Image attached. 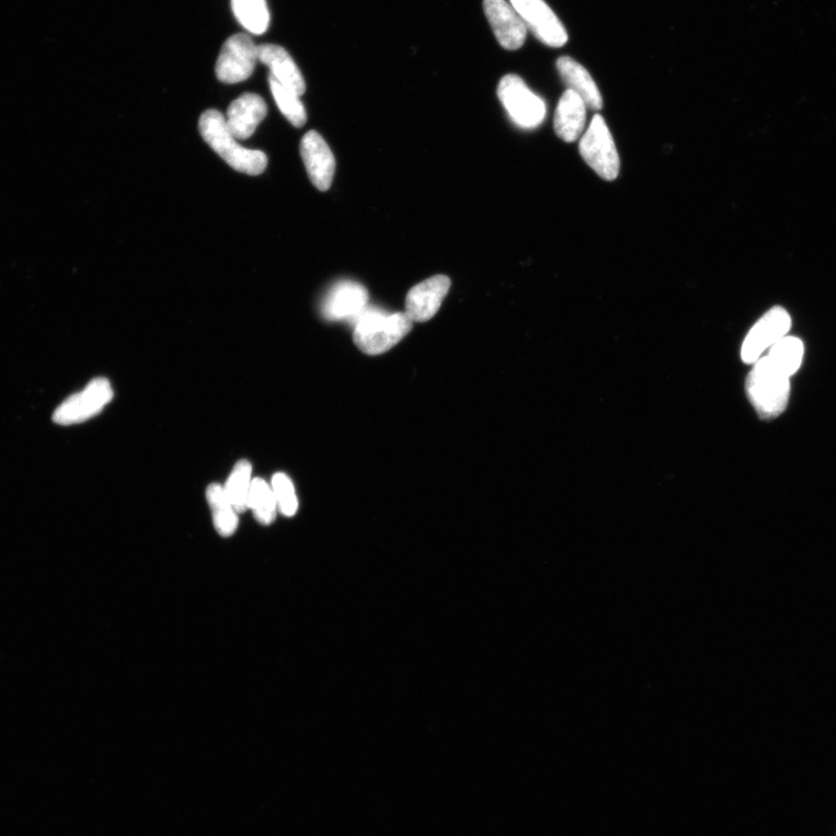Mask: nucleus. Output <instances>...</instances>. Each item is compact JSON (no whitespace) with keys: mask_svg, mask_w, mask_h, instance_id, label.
Listing matches in <instances>:
<instances>
[{"mask_svg":"<svg viewBox=\"0 0 836 836\" xmlns=\"http://www.w3.org/2000/svg\"><path fill=\"white\" fill-rule=\"evenodd\" d=\"M199 131L205 142L232 169L257 176L267 167V157L263 151L240 146L229 131L225 116L217 110H208L199 121Z\"/></svg>","mask_w":836,"mask_h":836,"instance_id":"f257e3e1","label":"nucleus"},{"mask_svg":"<svg viewBox=\"0 0 836 836\" xmlns=\"http://www.w3.org/2000/svg\"><path fill=\"white\" fill-rule=\"evenodd\" d=\"M354 323L355 344L368 356L387 353L412 332L414 324L405 313L391 314L377 308H366Z\"/></svg>","mask_w":836,"mask_h":836,"instance_id":"f03ea898","label":"nucleus"},{"mask_svg":"<svg viewBox=\"0 0 836 836\" xmlns=\"http://www.w3.org/2000/svg\"><path fill=\"white\" fill-rule=\"evenodd\" d=\"M746 392L757 415L763 420H771L780 416L788 406L790 378L768 357H761L747 377Z\"/></svg>","mask_w":836,"mask_h":836,"instance_id":"7ed1b4c3","label":"nucleus"},{"mask_svg":"<svg viewBox=\"0 0 836 836\" xmlns=\"http://www.w3.org/2000/svg\"><path fill=\"white\" fill-rule=\"evenodd\" d=\"M580 153L583 160L605 181L618 177L619 154L611 133L605 119L596 114L580 140Z\"/></svg>","mask_w":836,"mask_h":836,"instance_id":"20e7f679","label":"nucleus"},{"mask_svg":"<svg viewBox=\"0 0 836 836\" xmlns=\"http://www.w3.org/2000/svg\"><path fill=\"white\" fill-rule=\"evenodd\" d=\"M499 100L515 124L536 128L547 116V105L516 75L504 76L497 88Z\"/></svg>","mask_w":836,"mask_h":836,"instance_id":"39448f33","label":"nucleus"},{"mask_svg":"<svg viewBox=\"0 0 836 836\" xmlns=\"http://www.w3.org/2000/svg\"><path fill=\"white\" fill-rule=\"evenodd\" d=\"M112 399L113 390L110 381L104 378L94 379L83 391L58 405L53 420L60 425L83 423L99 415Z\"/></svg>","mask_w":836,"mask_h":836,"instance_id":"423d86ee","label":"nucleus"},{"mask_svg":"<svg viewBox=\"0 0 836 836\" xmlns=\"http://www.w3.org/2000/svg\"><path fill=\"white\" fill-rule=\"evenodd\" d=\"M259 62V46L248 34H236L225 43L217 62L219 81L238 84L250 79Z\"/></svg>","mask_w":836,"mask_h":836,"instance_id":"0eeeda50","label":"nucleus"},{"mask_svg":"<svg viewBox=\"0 0 836 836\" xmlns=\"http://www.w3.org/2000/svg\"><path fill=\"white\" fill-rule=\"evenodd\" d=\"M523 23L543 45L553 48L565 46L569 34L565 26L543 0H511Z\"/></svg>","mask_w":836,"mask_h":836,"instance_id":"6e6552de","label":"nucleus"},{"mask_svg":"<svg viewBox=\"0 0 836 836\" xmlns=\"http://www.w3.org/2000/svg\"><path fill=\"white\" fill-rule=\"evenodd\" d=\"M791 328V318L782 307H774L758 320L746 336L742 347V359L755 364L766 350L787 336Z\"/></svg>","mask_w":836,"mask_h":836,"instance_id":"1a4fd4ad","label":"nucleus"},{"mask_svg":"<svg viewBox=\"0 0 836 836\" xmlns=\"http://www.w3.org/2000/svg\"><path fill=\"white\" fill-rule=\"evenodd\" d=\"M300 153L310 182L318 190L328 191L334 181L336 161L332 149L317 130L304 136Z\"/></svg>","mask_w":836,"mask_h":836,"instance_id":"9d476101","label":"nucleus"},{"mask_svg":"<svg viewBox=\"0 0 836 836\" xmlns=\"http://www.w3.org/2000/svg\"><path fill=\"white\" fill-rule=\"evenodd\" d=\"M368 294L364 286L355 282H341L325 296L321 310L329 321L350 320L355 322L367 308Z\"/></svg>","mask_w":836,"mask_h":836,"instance_id":"9b49d317","label":"nucleus"},{"mask_svg":"<svg viewBox=\"0 0 836 836\" xmlns=\"http://www.w3.org/2000/svg\"><path fill=\"white\" fill-rule=\"evenodd\" d=\"M451 280L446 276H434L414 286L405 299V314L413 322H426L438 312L449 294Z\"/></svg>","mask_w":836,"mask_h":836,"instance_id":"f8f14e48","label":"nucleus"},{"mask_svg":"<svg viewBox=\"0 0 836 836\" xmlns=\"http://www.w3.org/2000/svg\"><path fill=\"white\" fill-rule=\"evenodd\" d=\"M483 7L499 44L507 50L519 49L528 28L513 5L505 0H484Z\"/></svg>","mask_w":836,"mask_h":836,"instance_id":"ddd939ff","label":"nucleus"},{"mask_svg":"<svg viewBox=\"0 0 836 836\" xmlns=\"http://www.w3.org/2000/svg\"><path fill=\"white\" fill-rule=\"evenodd\" d=\"M267 107L261 95L244 93L227 111L226 124L237 140H247L265 119Z\"/></svg>","mask_w":836,"mask_h":836,"instance_id":"4468645a","label":"nucleus"},{"mask_svg":"<svg viewBox=\"0 0 836 836\" xmlns=\"http://www.w3.org/2000/svg\"><path fill=\"white\" fill-rule=\"evenodd\" d=\"M259 61L265 65L271 76L285 88L302 95L306 92V82L294 58L280 46H259Z\"/></svg>","mask_w":836,"mask_h":836,"instance_id":"2eb2a0df","label":"nucleus"},{"mask_svg":"<svg viewBox=\"0 0 836 836\" xmlns=\"http://www.w3.org/2000/svg\"><path fill=\"white\" fill-rule=\"evenodd\" d=\"M586 111L585 102L575 92H563L554 115V130L562 141L572 144L580 139L586 126Z\"/></svg>","mask_w":836,"mask_h":836,"instance_id":"dca6fc26","label":"nucleus"},{"mask_svg":"<svg viewBox=\"0 0 836 836\" xmlns=\"http://www.w3.org/2000/svg\"><path fill=\"white\" fill-rule=\"evenodd\" d=\"M557 69L568 90L575 92L588 108L599 111L603 107L600 92L585 67L570 56H562L557 62Z\"/></svg>","mask_w":836,"mask_h":836,"instance_id":"f3484780","label":"nucleus"},{"mask_svg":"<svg viewBox=\"0 0 836 836\" xmlns=\"http://www.w3.org/2000/svg\"><path fill=\"white\" fill-rule=\"evenodd\" d=\"M206 495L217 531L222 537L234 535L239 524L238 513L232 507L224 488L218 483H213L207 489Z\"/></svg>","mask_w":836,"mask_h":836,"instance_id":"a211bd4d","label":"nucleus"},{"mask_svg":"<svg viewBox=\"0 0 836 836\" xmlns=\"http://www.w3.org/2000/svg\"><path fill=\"white\" fill-rule=\"evenodd\" d=\"M767 357L782 374L791 378L802 365L803 342L800 339L786 336L769 348Z\"/></svg>","mask_w":836,"mask_h":836,"instance_id":"6ab92c4d","label":"nucleus"},{"mask_svg":"<svg viewBox=\"0 0 836 836\" xmlns=\"http://www.w3.org/2000/svg\"><path fill=\"white\" fill-rule=\"evenodd\" d=\"M239 23L251 34L261 35L270 25L266 0H231Z\"/></svg>","mask_w":836,"mask_h":836,"instance_id":"aec40b11","label":"nucleus"},{"mask_svg":"<svg viewBox=\"0 0 836 836\" xmlns=\"http://www.w3.org/2000/svg\"><path fill=\"white\" fill-rule=\"evenodd\" d=\"M252 466L247 460H241L232 470L224 490L238 514L249 509V496L252 484Z\"/></svg>","mask_w":836,"mask_h":836,"instance_id":"412c9836","label":"nucleus"},{"mask_svg":"<svg viewBox=\"0 0 836 836\" xmlns=\"http://www.w3.org/2000/svg\"><path fill=\"white\" fill-rule=\"evenodd\" d=\"M249 509L254 513L256 519L263 525H270L276 519L278 504L274 490L265 480L256 478L252 480L249 496Z\"/></svg>","mask_w":836,"mask_h":836,"instance_id":"4be33fe9","label":"nucleus"},{"mask_svg":"<svg viewBox=\"0 0 836 836\" xmlns=\"http://www.w3.org/2000/svg\"><path fill=\"white\" fill-rule=\"evenodd\" d=\"M268 83L272 95L285 118L295 127H302L307 122L306 108L300 101V95L282 85L275 77L270 75Z\"/></svg>","mask_w":836,"mask_h":836,"instance_id":"5701e85b","label":"nucleus"},{"mask_svg":"<svg viewBox=\"0 0 836 836\" xmlns=\"http://www.w3.org/2000/svg\"><path fill=\"white\" fill-rule=\"evenodd\" d=\"M271 488L274 490L278 504V512L286 517L297 514L299 503L294 482L284 473H277L272 478Z\"/></svg>","mask_w":836,"mask_h":836,"instance_id":"b1692460","label":"nucleus"}]
</instances>
